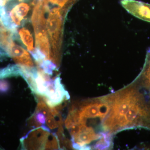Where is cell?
<instances>
[{
	"mask_svg": "<svg viewBox=\"0 0 150 150\" xmlns=\"http://www.w3.org/2000/svg\"><path fill=\"white\" fill-rule=\"evenodd\" d=\"M48 2L39 0L33 9L31 21L35 38V46L45 56L46 60H52L50 43L47 35L44 14L48 10Z\"/></svg>",
	"mask_w": 150,
	"mask_h": 150,
	"instance_id": "6da1fadb",
	"label": "cell"
},
{
	"mask_svg": "<svg viewBox=\"0 0 150 150\" xmlns=\"http://www.w3.org/2000/svg\"><path fill=\"white\" fill-rule=\"evenodd\" d=\"M62 17L59 8L52 9L46 21V29L50 37L55 56L58 52L60 45V33L62 29Z\"/></svg>",
	"mask_w": 150,
	"mask_h": 150,
	"instance_id": "7a4b0ae2",
	"label": "cell"
},
{
	"mask_svg": "<svg viewBox=\"0 0 150 150\" xmlns=\"http://www.w3.org/2000/svg\"><path fill=\"white\" fill-rule=\"evenodd\" d=\"M49 134V129L45 126L32 130L21 139L23 148L25 149H44Z\"/></svg>",
	"mask_w": 150,
	"mask_h": 150,
	"instance_id": "3957f363",
	"label": "cell"
},
{
	"mask_svg": "<svg viewBox=\"0 0 150 150\" xmlns=\"http://www.w3.org/2000/svg\"><path fill=\"white\" fill-rule=\"evenodd\" d=\"M122 6L129 13L142 20L150 22V4L136 0H121Z\"/></svg>",
	"mask_w": 150,
	"mask_h": 150,
	"instance_id": "277c9868",
	"label": "cell"
},
{
	"mask_svg": "<svg viewBox=\"0 0 150 150\" xmlns=\"http://www.w3.org/2000/svg\"><path fill=\"white\" fill-rule=\"evenodd\" d=\"M141 96L135 91H131L120 98L115 102L113 108V118L121 120L129 111L131 105Z\"/></svg>",
	"mask_w": 150,
	"mask_h": 150,
	"instance_id": "5b68a950",
	"label": "cell"
},
{
	"mask_svg": "<svg viewBox=\"0 0 150 150\" xmlns=\"http://www.w3.org/2000/svg\"><path fill=\"white\" fill-rule=\"evenodd\" d=\"M6 51L19 66L33 67V64L29 53L21 46L15 44L13 40L9 43Z\"/></svg>",
	"mask_w": 150,
	"mask_h": 150,
	"instance_id": "8992f818",
	"label": "cell"
},
{
	"mask_svg": "<svg viewBox=\"0 0 150 150\" xmlns=\"http://www.w3.org/2000/svg\"><path fill=\"white\" fill-rule=\"evenodd\" d=\"M100 137V135L95 134L92 129L83 124L79 132L73 137V146L75 149H87L86 145Z\"/></svg>",
	"mask_w": 150,
	"mask_h": 150,
	"instance_id": "52a82bcc",
	"label": "cell"
},
{
	"mask_svg": "<svg viewBox=\"0 0 150 150\" xmlns=\"http://www.w3.org/2000/svg\"><path fill=\"white\" fill-rule=\"evenodd\" d=\"M55 93L53 99L51 100H46V102L49 107L53 108L59 105L64 98H69V94L65 90L59 77L56 78L54 81Z\"/></svg>",
	"mask_w": 150,
	"mask_h": 150,
	"instance_id": "ba28073f",
	"label": "cell"
},
{
	"mask_svg": "<svg viewBox=\"0 0 150 150\" xmlns=\"http://www.w3.org/2000/svg\"><path fill=\"white\" fill-rule=\"evenodd\" d=\"M29 10L30 6L27 4L21 3L15 6L8 14L13 23L18 26L21 25Z\"/></svg>",
	"mask_w": 150,
	"mask_h": 150,
	"instance_id": "9c48e42d",
	"label": "cell"
},
{
	"mask_svg": "<svg viewBox=\"0 0 150 150\" xmlns=\"http://www.w3.org/2000/svg\"><path fill=\"white\" fill-rule=\"evenodd\" d=\"M79 112L80 123L84 124L85 119L102 117L100 112V104L95 103L86 105L81 109Z\"/></svg>",
	"mask_w": 150,
	"mask_h": 150,
	"instance_id": "30bf717a",
	"label": "cell"
},
{
	"mask_svg": "<svg viewBox=\"0 0 150 150\" xmlns=\"http://www.w3.org/2000/svg\"><path fill=\"white\" fill-rule=\"evenodd\" d=\"M19 35L20 40L26 46L30 52L34 51L33 38L30 31L25 28H23L19 30Z\"/></svg>",
	"mask_w": 150,
	"mask_h": 150,
	"instance_id": "8fae6325",
	"label": "cell"
},
{
	"mask_svg": "<svg viewBox=\"0 0 150 150\" xmlns=\"http://www.w3.org/2000/svg\"><path fill=\"white\" fill-rule=\"evenodd\" d=\"M139 78L147 86L150 87V48L147 51L144 66Z\"/></svg>",
	"mask_w": 150,
	"mask_h": 150,
	"instance_id": "7c38bea8",
	"label": "cell"
},
{
	"mask_svg": "<svg viewBox=\"0 0 150 150\" xmlns=\"http://www.w3.org/2000/svg\"><path fill=\"white\" fill-rule=\"evenodd\" d=\"M100 140L96 144L95 148L97 149H105L109 148L110 143V135L102 133L100 135Z\"/></svg>",
	"mask_w": 150,
	"mask_h": 150,
	"instance_id": "4fadbf2b",
	"label": "cell"
},
{
	"mask_svg": "<svg viewBox=\"0 0 150 150\" xmlns=\"http://www.w3.org/2000/svg\"><path fill=\"white\" fill-rule=\"evenodd\" d=\"M59 144L57 136L53 134H49L45 144L44 149H59Z\"/></svg>",
	"mask_w": 150,
	"mask_h": 150,
	"instance_id": "5bb4252c",
	"label": "cell"
},
{
	"mask_svg": "<svg viewBox=\"0 0 150 150\" xmlns=\"http://www.w3.org/2000/svg\"><path fill=\"white\" fill-rule=\"evenodd\" d=\"M39 64L43 72L48 75H52L53 71L56 69V65L51 60H43Z\"/></svg>",
	"mask_w": 150,
	"mask_h": 150,
	"instance_id": "9a60e30c",
	"label": "cell"
},
{
	"mask_svg": "<svg viewBox=\"0 0 150 150\" xmlns=\"http://www.w3.org/2000/svg\"><path fill=\"white\" fill-rule=\"evenodd\" d=\"M40 112L47 116L50 112V108H48L46 103L43 101H40L38 104L36 108V112Z\"/></svg>",
	"mask_w": 150,
	"mask_h": 150,
	"instance_id": "2e32d148",
	"label": "cell"
},
{
	"mask_svg": "<svg viewBox=\"0 0 150 150\" xmlns=\"http://www.w3.org/2000/svg\"><path fill=\"white\" fill-rule=\"evenodd\" d=\"M54 117V115L50 112L46 118V124L48 128L51 129H56L58 126V124Z\"/></svg>",
	"mask_w": 150,
	"mask_h": 150,
	"instance_id": "e0dca14e",
	"label": "cell"
},
{
	"mask_svg": "<svg viewBox=\"0 0 150 150\" xmlns=\"http://www.w3.org/2000/svg\"><path fill=\"white\" fill-rule=\"evenodd\" d=\"M46 116L42 112H36L35 116V121L39 125L40 124H44L46 122Z\"/></svg>",
	"mask_w": 150,
	"mask_h": 150,
	"instance_id": "ac0fdd59",
	"label": "cell"
},
{
	"mask_svg": "<svg viewBox=\"0 0 150 150\" xmlns=\"http://www.w3.org/2000/svg\"><path fill=\"white\" fill-rule=\"evenodd\" d=\"M51 3L62 8L67 4L69 0H49Z\"/></svg>",
	"mask_w": 150,
	"mask_h": 150,
	"instance_id": "d6986e66",
	"label": "cell"
},
{
	"mask_svg": "<svg viewBox=\"0 0 150 150\" xmlns=\"http://www.w3.org/2000/svg\"><path fill=\"white\" fill-rule=\"evenodd\" d=\"M9 88V85L6 81H0V92H6Z\"/></svg>",
	"mask_w": 150,
	"mask_h": 150,
	"instance_id": "ffe728a7",
	"label": "cell"
}]
</instances>
